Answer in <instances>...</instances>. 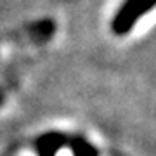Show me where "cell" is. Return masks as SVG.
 I'll return each mask as SVG.
<instances>
[{"mask_svg": "<svg viewBox=\"0 0 156 156\" xmlns=\"http://www.w3.org/2000/svg\"><path fill=\"white\" fill-rule=\"evenodd\" d=\"M154 7L156 0H125L111 21L113 33L120 35V37L127 35L139 23L140 17L151 12Z\"/></svg>", "mask_w": 156, "mask_h": 156, "instance_id": "6da1fadb", "label": "cell"}, {"mask_svg": "<svg viewBox=\"0 0 156 156\" xmlns=\"http://www.w3.org/2000/svg\"><path fill=\"white\" fill-rule=\"evenodd\" d=\"M52 33H54V23L49 21V19H44V21L37 23L31 28V35L37 40H47L52 37Z\"/></svg>", "mask_w": 156, "mask_h": 156, "instance_id": "7a4b0ae2", "label": "cell"}, {"mask_svg": "<svg viewBox=\"0 0 156 156\" xmlns=\"http://www.w3.org/2000/svg\"><path fill=\"white\" fill-rule=\"evenodd\" d=\"M4 102V94H2V90H0V104Z\"/></svg>", "mask_w": 156, "mask_h": 156, "instance_id": "3957f363", "label": "cell"}]
</instances>
